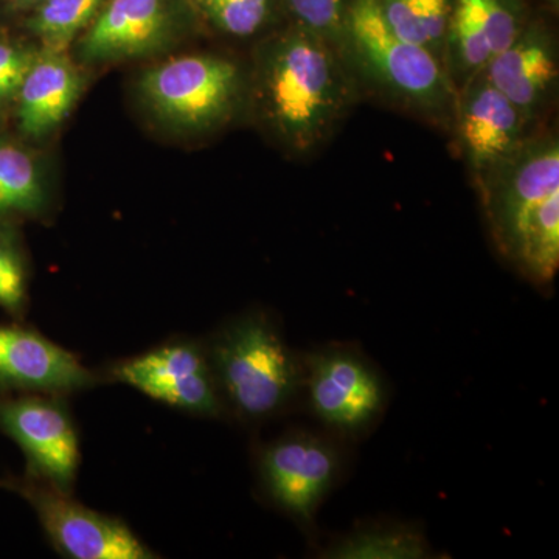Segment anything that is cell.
Returning <instances> with one entry per match:
<instances>
[{"label": "cell", "instance_id": "cell-1", "mask_svg": "<svg viewBox=\"0 0 559 559\" xmlns=\"http://www.w3.org/2000/svg\"><path fill=\"white\" fill-rule=\"evenodd\" d=\"M340 47L286 22L260 44L248 97L264 130L296 156L325 145L359 100Z\"/></svg>", "mask_w": 559, "mask_h": 559}, {"label": "cell", "instance_id": "cell-2", "mask_svg": "<svg viewBox=\"0 0 559 559\" xmlns=\"http://www.w3.org/2000/svg\"><path fill=\"white\" fill-rule=\"evenodd\" d=\"M476 182L499 252L532 282L550 283L559 266L557 132H533Z\"/></svg>", "mask_w": 559, "mask_h": 559}, {"label": "cell", "instance_id": "cell-3", "mask_svg": "<svg viewBox=\"0 0 559 559\" xmlns=\"http://www.w3.org/2000/svg\"><path fill=\"white\" fill-rule=\"evenodd\" d=\"M341 51L359 84L451 130L457 87L447 66L432 51L390 31L374 0H349Z\"/></svg>", "mask_w": 559, "mask_h": 559}, {"label": "cell", "instance_id": "cell-4", "mask_svg": "<svg viewBox=\"0 0 559 559\" xmlns=\"http://www.w3.org/2000/svg\"><path fill=\"white\" fill-rule=\"evenodd\" d=\"M207 356L219 393L241 417H270L300 384L296 359L260 316L237 320L221 331Z\"/></svg>", "mask_w": 559, "mask_h": 559}, {"label": "cell", "instance_id": "cell-5", "mask_svg": "<svg viewBox=\"0 0 559 559\" xmlns=\"http://www.w3.org/2000/svg\"><path fill=\"white\" fill-rule=\"evenodd\" d=\"M140 94L157 119L180 131L215 130L248 97V76L237 62L215 55H187L146 70Z\"/></svg>", "mask_w": 559, "mask_h": 559}, {"label": "cell", "instance_id": "cell-6", "mask_svg": "<svg viewBox=\"0 0 559 559\" xmlns=\"http://www.w3.org/2000/svg\"><path fill=\"white\" fill-rule=\"evenodd\" d=\"M38 514L58 551L73 559H150L156 557L124 522L86 509L70 492L28 474L3 481Z\"/></svg>", "mask_w": 559, "mask_h": 559}, {"label": "cell", "instance_id": "cell-7", "mask_svg": "<svg viewBox=\"0 0 559 559\" xmlns=\"http://www.w3.org/2000/svg\"><path fill=\"white\" fill-rule=\"evenodd\" d=\"M0 429L20 444L28 474L70 492L80 465L75 426L51 395L2 396Z\"/></svg>", "mask_w": 559, "mask_h": 559}, {"label": "cell", "instance_id": "cell-8", "mask_svg": "<svg viewBox=\"0 0 559 559\" xmlns=\"http://www.w3.org/2000/svg\"><path fill=\"white\" fill-rule=\"evenodd\" d=\"M481 75L532 127L539 123L558 95L559 46L554 16L533 9L521 35L488 62Z\"/></svg>", "mask_w": 559, "mask_h": 559}, {"label": "cell", "instance_id": "cell-9", "mask_svg": "<svg viewBox=\"0 0 559 559\" xmlns=\"http://www.w3.org/2000/svg\"><path fill=\"white\" fill-rule=\"evenodd\" d=\"M114 380L150 399L197 415H218L221 396L207 353L193 342H173L123 360Z\"/></svg>", "mask_w": 559, "mask_h": 559}, {"label": "cell", "instance_id": "cell-10", "mask_svg": "<svg viewBox=\"0 0 559 559\" xmlns=\"http://www.w3.org/2000/svg\"><path fill=\"white\" fill-rule=\"evenodd\" d=\"M451 130L476 179L507 159L535 132L516 106L481 73L459 87Z\"/></svg>", "mask_w": 559, "mask_h": 559}, {"label": "cell", "instance_id": "cell-11", "mask_svg": "<svg viewBox=\"0 0 559 559\" xmlns=\"http://www.w3.org/2000/svg\"><path fill=\"white\" fill-rule=\"evenodd\" d=\"M532 11L530 0L452 2L444 66L457 90L521 35Z\"/></svg>", "mask_w": 559, "mask_h": 559}, {"label": "cell", "instance_id": "cell-12", "mask_svg": "<svg viewBox=\"0 0 559 559\" xmlns=\"http://www.w3.org/2000/svg\"><path fill=\"white\" fill-rule=\"evenodd\" d=\"M178 27L175 0H106L80 43L83 60L145 57L170 43Z\"/></svg>", "mask_w": 559, "mask_h": 559}, {"label": "cell", "instance_id": "cell-13", "mask_svg": "<svg viewBox=\"0 0 559 559\" xmlns=\"http://www.w3.org/2000/svg\"><path fill=\"white\" fill-rule=\"evenodd\" d=\"M97 381L68 349L16 323H0V390L62 395Z\"/></svg>", "mask_w": 559, "mask_h": 559}, {"label": "cell", "instance_id": "cell-14", "mask_svg": "<svg viewBox=\"0 0 559 559\" xmlns=\"http://www.w3.org/2000/svg\"><path fill=\"white\" fill-rule=\"evenodd\" d=\"M261 477L282 509L308 522L329 491L337 460L329 444L310 433H296L271 444L261 455Z\"/></svg>", "mask_w": 559, "mask_h": 559}, {"label": "cell", "instance_id": "cell-15", "mask_svg": "<svg viewBox=\"0 0 559 559\" xmlns=\"http://www.w3.org/2000/svg\"><path fill=\"white\" fill-rule=\"evenodd\" d=\"M308 392L319 418L342 430L364 428L382 406L381 382L374 371L345 352L320 353L311 359Z\"/></svg>", "mask_w": 559, "mask_h": 559}, {"label": "cell", "instance_id": "cell-16", "mask_svg": "<svg viewBox=\"0 0 559 559\" xmlns=\"http://www.w3.org/2000/svg\"><path fill=\"white\" fill-rule=\"evenodd\" d=\"M83 91V76L66 51L38 50L16 98L22 134L46 138L60 127Z\"/></svg>", "mask_w": 559, "mask_h": 559}, {"label": "cell", "instance_id": "cell-17", "mask_svg": "<svg viewBox=\"0 0 559 559\" xmlns=\"http://www.w3.org/2000/svg\"><path fill=\"white\" fill-rule=\"evenodd\" d=\"M47 194L35 156L14 140L0 138V219L36 216Z\"/></svg>", "mask_w": 559, "mask_h": 559}, {"label": "cell", "instance_id": "cell-18", "mask_svg": "<svg viewBox=\"0 0 559 559\" xmlns=\"http://www.w3.org/2000/svg\"><path fill=\"white\" fill-rule=\"evenodd\" d=\"M454 0H374L382 20L401 39L425 47L444 62Z\"/></svg>", "mask_w": 559, "mask_h": 559}, {"label": "cell", "instance_id": "cell-19", "mask_svg": "<svg viewBox=\"0 0 559 559\" xmlns=\"http://www.w3.org/2000/svg\"><path fill=\"white\" fill-rule=\"evenodd\" d=\"M106 0H44L28 11L25 27L43 43V49L66 51L79 33L86 31Z\"/></svg>", "mask_w": 559, "mask_h": 559}, {"label": "cell", "instance_id": "cell-20", "mask_svg": "<svg viewBox=\"0 0 559 559\" xmlns=\"http://www.w3.org/2000/svg\"><path fill=\"white\" fill-rule=\"evenodd\" d=\"M425 539L407 528H377L356 533L326 551L329 558L414 559L426 557Z\"/></svg>", "mask_w": 559, "mask_h": 559}, {"label": "cell", "instance_id": "cell-21", "mask_svg": "<svg viewBox=\"0 0 559 559\" xmlns=\"http://www.w3.org/2000/svg\"><path fill=\"white\" fill-rule=\"evenodd\" d=\"M202 16L224 35L250 38L282 16L280 0H200Z\"/></svg>", "mask_w": 559, "mask_h": 559}, {"label": "cell", "instance_id": "cell-22", "mask_svg": "<svg viewBox=\"0 0 559 559\" xmlns=\"http://www.w3.org/2000/svg\"><path fill=\"white\" fill-rule=\"evenodd\" d=\"M0 308L22 318L27 308V266L10 221L0 219Z\"/></svg>", "mask_w": 559, "mask_h": 559}, {"label": "cell", "instance_id": "cell-23", "mask_svg": "<svg viewBox=\"0 0 559 559\" xmlns=\"http://www.w3.org/2000/svg\"><path fill=\"white\" fill-rule=\"evenodd\" d=\"M349 0H280L283 17L340 47Z\"/></svg>", "mask_w": 559, "mask_h": 559}, {"label": "cell", "instance_id": "cell-24", "mask_svg": "<svg viewBox=\"0 0 559 559\" xmlns=\"http://www.w3.org/2000/svg\"><path fill=\"white\" fill-rule=\"evenodd\" d=\"M38 50L0 39V117L16 105L22 81L32 68Z\"/></svg>", "mask_w": 559, "mask_h": 559}, {"label": "cell", "instance_id": "cell-25", "mask_svg": "<svg viewBox=\"0 0 559 559\" xmlns=\"http://www.w3.org/2000/svg\"><path fill=\"white\" fill-rule=\"evenodd\" d=\"M43 2L44 0H7L10 9L14 11H32Z\"/></svg>", "mask_w": 559, "mask_h": 559}, {"label": "cell", "instance_id": "cell-26", "mask_svg": "<svg viewBox=\"0 0 559 559\" xmlns=\"http://www.w3.org/2000/svg\"><path fill=\"white\" fill-rule=\"evenodd\" d=\"M539 3V9L547 11L551 16H558L559 0H536Z\"/></svg>", "mask_w": 559, "mask_h": 559}, {"label": "cell", "instance_id": "cell-27", "mask_svg": "<svg viewBox=\"0 0 559 559\" xmlns=\"http://www.w3.org/2000/svg\"><path fill=\"white\" fill-rule=\"evenodd\" d=\"M194 3L200 2V0H193Z\"/></svg>", "mask_w": 559, "mask_h": 559}]
</instances>
